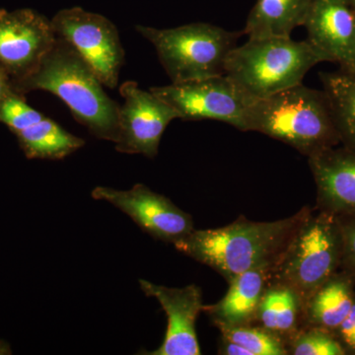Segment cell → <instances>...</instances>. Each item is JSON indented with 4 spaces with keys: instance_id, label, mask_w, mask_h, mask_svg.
<instances>
[{
    "instance_id": "obj_1",
    "label": "cell",
    "mask_w": 355,
    "mask_h": 355,
    "mask_svg": "<svg viewBox=\"0 0 355 355\" xmlns=\"http://www.w3.org/2000/svg\"><path fill=\"white\" fill-rule=\"evenodd\" d=\"M311 207L287 218L256 222L240 217L224 227L195 230L174 245L178 251L216 270L230 282L248 270L268 272L286 251Z\"/></svg>"
},
{
    "instance_id": "obj_2",
    "label": "cell",
    "mask_w": 355,
    "mask_h": 355,
    "mask_svg": "<svg viewBox=\"0 0 355 355\" xmlns=\"http://www.w3.org/2000/svg\"><path fill=\"white\" fill-rule=\"evenodd\" d=\"M12 84L19 94L44 90L58 96L97 139L118 140L120 105L106 94L90 65L65 40L57 36L39 67Z\"/></svg>"
},
{
    "instance_id": "obj_3",
    "label": "cell",
    "mask_w": 355,
    "mask_h": 355,
    "mask_svg": "<svg viewBox=\"0 0 355 355\" xmlns=\"http://www.w3.org/2000/svg\"><path fill=\"white\" fill-rule=\"evenodd\" d=\"M247 132L279 140L307 157L340 144L326 93L302 83L254 100L248 110Z\"/></svg>"
},
{
    "instance_id": "obj_4",
    "label": "cell",
    "mask_w": 355,
    "mask_h": 355,
    "mask_svg": "<svg viewBox=\"0 0 355 355\" xmlns=\"http://www.w3.org/2000/svg\"><path fill=\"white\" fill-rule=\"evenodd\" d=\"M343 244L338 217L316 207L310 209L268 272V284L291 289L302 309L314 292L340 270Z\"/></svg>"
},
{
    "instance_id": "obj_5",
    "label": "cell",
    "mask_w": 355,
    "mask_h": 355,
    "mask_svg": "<svg viewBox=\"0 0 355 355\" xmlns=\"http://www.w3.org/2000/svg\"><path fill=\"white\" fill-rule=\"evenodd\" d=\"M327 62L312 44L291 37L248 39L236 46L225 62V74L254 100L302 83L315 65Z\"/></svg>"
},
{
    "instance_id": "obj_6",
    "label": "cell",
    "mask_w": 355,
    "mask_h": 355,
    "mask_svg": "<svg viewBox=\"0 0 355 355\" xmlns=\"http://www.w3.org/2000/svg\"><path fill=\"white\" fill-rule=\"evenodd\" d=\"M135 30L153 44L173 84L224 76L228 55L243 34L209 23L171 29L137 25Z\"/></svg>"
},
{
    "instance_id": "obj_7",
    "label": "cell",
    "mask_w": 355,
    "mask_h": 355,
    "mask_svg": "<svg viewBox=\"0 0 355 355\" xmlns=\"http://www.w3.org/2000/svg\"><path fill=\"white\" fill-rule=\"evenodd\" d=\"M149 90L176 110L181 120L218 121L247 132L248 110L254 99L226 74Z\"/></svg>"
},
{
    "instance_id": "obj_8",
    "label": "cell",
    "mask_w": 355,
    "mask_h": 355,
    "mask_svg": "<svg viewBox=\"0 0 355 355\" xmlns=\"http://www.w3.org/2000/svg\"><path fill=\"white\" fill-rule=\"evenodd\" d=\"M51 21L55 35L76 49L103 85L116 88L125 51L114 23L78 6L62 9Z\"/></svg>"
},
{
    "instance_id": "obj_9",
    "label": "cell",
    "mask_w": 355,
    "mask_h": 355,
    "mask_svg": "<svg viewBox=\"0 0 355 355\" xmlns=\"http://www.w3.org/2000/svg\"><path fill=\"white\" fill-rule=\"evenodd\" d=\"M120 93L125 102L119 111L116 150L155 157L166 128L181 116L150 90L140 89L135 81L121 84Z\"/></svg>"
},
{
    "instance_id": "obj_10",
    "label": "cell",
    "mask_w": 355,
    "mask_h": 355,
    "mask_svg": "<svg viewBox=\"0 0 355 355\" xmlns=\"http://www.w3.org/2000/svg\"><path fill=\"white\" fill-rule=\"evenodd\" d=\"M92 198L111 203L160 241L175 245L195 229L190 214L144 184H135L128 191L97 187L92 191Z\"/></svg>"
},
{
    "instance_id": "obj_11",
    "label": "cell",
    "mask_w": 355,
    "mask_h": 355,
    "mask_svg": "<svg viewBox=\"0 0 355 355\" xmlns=\"http://www.w3.org/2000/svg\"><path fill=\"white\" fill-rule=\"evenodd\" d=\"M51 21L33 9H0V69L12 81L32 73L55 44Z\"/></svg>"
},
{
    "instance_id": "obj_12",
    "label": "cell",
    "mask_w": 355,
    "mask_h": 355,
    "mask_svg": "<svg viewBox=\"0 0 355 355\" xmlns=\"http://www.w3.org/2000/svg\"><path fill=\"white\" fill-rule=\"evenodd\" d=\"M139 286L148 297L160 303L167 316V330L160 347L150 355H200L196 322L203 311L202 291L196 284L177 288L159 286L139 279Z\"/></svg>"
},
{
    "instance_id": "obj_13",
    "label": "cell",
    "mask_w": 355,
    "mask_h": 355,
    "mask_svg": "<svg viewBox=\"0 0 355 355\" xmlns=\"http://www.w3.org/2000/svg\"><path fill=\"white\" fill-rule=\"evenodd\" d=\"M307 41L340 70L355 76V8L349 0H313Z\"/></svg>"
},
{
    "instance_id": "obj_14",
    "label": "cell",
    "mask_w": 355,
    "mask_h": 355,
    "mask_svg": "<svg viewBox=\"0 0 355 355\" xmlns=\"http://www.w3.org/2000/svg\"><path fill=\"white\" fill-rule=\"evenodd\" d=\"M317 190L316 209L355 216V151L336 146L308 157Z\"/></svg>"
},
{
    "instance_id": "obj_15",
    "label": "cell",
    "mask_w": 355,
    "mask_h": 355,
    "mask_svg": "<svg viewBox=\"0 0 355 355\" xmlns=\"http://www.w3.org/2000/svg\"><path fill=\"white\" fill-rule=\"evenodd\" d=\"M268 282V270L257 268L237 275L228 282L227 293L216 304L205 306L217 327L250 324L256 321L257 311Z\"/></svg>"
},
{
    "instance_id": "obj_16",
    "label": "cell",
    "mask_w": 355,
    "mask_h": 355,
    "mask_svg": "<svg viewBox=\"0 0 355 355\" xmlns=\"http://www.w3.org/2000/svg\"><path fill=\"white\" fill-rule=\"evenodd\" d=\"M354 298V279L338 270L303 306L302 327H316L333 333L349 314Z\"/></svg>"
},
{
    "instance_id": "obj_17",
    "label": "cell",
    "mask_w": 355,
    "mask_h": 355,
    "mask_svg": "<svg viewBox=\"0 0 355 355\" xmlns=\"http://www.w3.org/2000/svg\"><path fill=\"white\" fill-rule=\"evenodd\" d=\"M313 0H257L243 34L249 39L291 37L304 26Z\"/></svg>"
},
{
    "instance_id": "obj_18",
    "label": "cell",
    "mask_w": 355,
    "mask_h": 355,
    "mask_svg": "<svg viewBox=\"0 0 355 355\" xmlns=\"http://www.w3.org/2000/svg\"><path fill=\"white\" fill-rule=\"evenodd\" d=\"M14 135L29 159L60 160L76 153L85 144L83 139L67 132L46 116Z\"/></svg>"
},
{
    "instance_id": "obj_19",
    "label": "cell",
    "mask_w": 355,
    "mask_h": 355,
    "mask_svg": "<svg viewBox=\"0 0 355 355\" xmlns=\"http://www.w3.org/2000/svg\"><path fill=\"white\" fill-rule=\"evenodd\" d=\"M323 90L330 102L340 144L355 151V76L343 72H321Z\"/></svg>"
},
{
    "instance_id": "obj_20",
    "label": "cell",
    "mask_w": 355,
    "mask_h": 355,
    "mask_svg": "<svg viewBox=\"0 0 355 355\" xmlns=\"http://www.w3.org/2000/svg\"><path fill=\"white\" fill-rule=\"evenodd\" d=\"M302 309L296 294L287 287L268 284L261 296L256 321L286 340L298 330Z\"/></svg>"
},
{
    "instance_id": "obj_21",
    "label": "cell",
    "mask_w": 355,
    "mask_h": 355,
    "mask_svg": "<svg viewBox=\"0 0 355 355\" xmlns=\"http://www.w3.org/2000/svg\"><path fill=\"white\" fill-rule=\"evenodd\" d=\"M222 340L242 345L252 355H287L286 340L263 327L250 324L234 327H219Z\"/></svg>"
},
{
    "instance_id": "obj_22",
    "label": "cell",
    "mask_w": 355,
    "mask_h": 355,
    "mask_svg": "<svg viewBox=\"0 0 355 355\" xmlns=\"http://www.w3.org/2000/svg\"><path fill=\"white\" fill-rule=\"evenodd\" d=\"M288 354L347 355L330 331L316 327H302L286 340Z\"/></svg>"
},
{
    "instance_id": "obj_23",
    "label": "cell",
    "mask_w": 355,
    "mask_h": 355,
    "mask_svg": "<svg viewBox=\"0 0 355 355\" xmlns=\"http://www.w3.org/2000/svg\"><path fill=\"white\" fill-rule=\"evenodd\" d=\"M44 116L26 103L24 95L16 91L6 98L0 109V123L7 125L13 133L41 121Z\"/></svg>"
},
{
    "instance_id": "obj_24",
    "label": "cell",
    "mask_w": 355,
    "mask_h": 355,
    "mask_svg": "<svg viewBox=\"0 0 355 355\" xmlns=\"http://www.w3.org/2000/svg\"><path fill=\"white\" fill-rule=\"evenodd\" d=\"M338 217L342 227L343 242L340 270L349 275L355 282V216Z\"/></svg>"
},
{
    "instance_id": "obj_25",
    "label": "cell",
    "mask_w": 355,
    "mask_h": 355,
    "mask_svg": "<svg viewBox=\"0 0 355 355\" xmlns=\"http://www.w3.org/2000/svg\"><path fill=\"white\" fill-rule=\"evenodd\" d=\"M347 355H355V298L349 314L333 331Z\"/></svg>"
},
{
    "instance_id": "obj_26",
    "label": "cell",
    "mask_w": 355,
    "mask_h": 355,
    "mask_svg": "<svg viewBox=\"0 0 355 355\" xmlns=\"http://www.w3.org/2000/svg\"><path fill=\"white\" fill-rule=\"evenodd\" d=\"M14 91L12 79L3 69H0V109L6 98L12 94Z\"/></svg>"
},
{
    "instance_id": "obj_27",
    "label": "cell",
    "mask_w": 355,
    "mask_h": 355,
    "mask_svg": "<svg viewBox=\"0 0 355 355\" xmlns=\"http://www.w3.org/2000/svg\"><path fill=\"white\" fill-rule=\"evenodd\" d=\"M349 1L352 2V6H354L355 8V0H349Z\"/></svg>"
}]
</instances>
